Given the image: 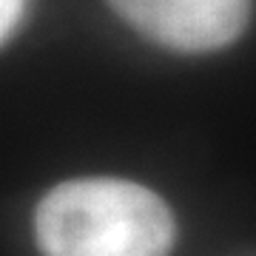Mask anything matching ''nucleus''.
<instances>
[{"mask_svg":"<svg viewBox=\"0 0 256 256\" xmlns=\"http://www.w3.org/2000/svg\"><path fill=\"white\" fill-rule=\"evenodd\" d=\"M176 222L160 194L131 180H66L37 202L43 256H171Z\"/></svg>","mask_w":256,"mask_h":256,"instance_id":"f257e3e1","label":"nucleus"},{"mask_svg":"<svg viewBox=\"0 0 256 256\" xmlns=\"http://www.w3.org/2000/svg\"><path fill=\"white\" fill-rule=\"evenodd\" d=\"M140 37L171 52L202 54L230 46L248 28L254 0H106Z\"/></svg>","mask_w":256,"mask_h":256,"instance_id":"f03ea898","label":"nucleus"},{"mask_svg":"<svg viewBox=\"0 0 256 256\" xmlns=\"http://www.w3.org/2000/svg\"><path fill=\"white\" fill-rule=\"evenodd\" d=\"M26 3L28 0H0V34H3V40H9L14 34L18 23L26 14Z\"/></svg>","mask_w":256,"mask_h":256,"instance_id":"7ed1b4c3","label":"nucleus"}]
</instances>
